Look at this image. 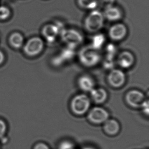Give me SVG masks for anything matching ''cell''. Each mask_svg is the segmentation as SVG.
Listing matches in <instances>:
<instances>
[{
	"label": "cell",
	"mask_w": 149,
	"mask_h": 149,
	"mask_svg": "<svg viewBox=\"0 0 149 149\" xmlns=\"http://www.w3.org/2000/svg\"><path fill=\"white\" fill-rule=\"evenodd\" d=\"M91 101L85 94H79L75 96L71 102V109L74 114L81 115L89 110Z\"/></svg>",
	"instance_id": "6da1fadb"
},
{
	"label": "cell",
	"mask_w": 149,
	"mask_h": 149,
	"mask_svg": "<svg viewBox=\"0 0 149 149\" xmlns=\"http://www.w3.org/2000/svg\"><path fill=\"white\" fill-rule=\"evenodd\" d=\"M104 18L102 14L98 10H94L88 15L85 20V26L91 32H97L102 28Z\"/></svg>",
	"instance_id": "7a4b0ae2"
},
{
	"label": "cell",
	"mask_w": 149,
	"mask_h": 149,
	"mask_svg": "<svg viewBox=\"0 0 149 149\" xmlns=\"http://www.w3.org/2000/svg\"><path fill=\"white\" fill-rule=\"evenodd\" d=\"M44 48V42L39 37L29 39L23 46L24 54L29 57H34L39 54Z\"/></svg>",
	"instance_id": "3957f363"
},
{
	"label": "cell",
	"mask_w": 149,
	"mask_h": 149,
	"mask_svg": "<svg viewBox=\"0 0 149 149\" xmlns=\"http://www.w3.org/2000/svg\"><path fill=\"white\" fill-rule=\"evenodd\" d=\"M79 59L81 63L85 66L93 67L99 63L100 55L93 48H85L81 51Z\"/></svg>",
	"instance_id": "277c9868"
},
{
	"label": "cell",
	"mask_w": 149,
	"mask_h": 149,
	"mask_svg": "<svg viewBox=\"0 0 149 149\" xmlns=\"http://www.w3.org/2000/svg\"><path fill=\"white\" fill-rule=\"evenodd\" d=\"M61 35L63 40L68 44L70 48H74L83 42L82 35L74 30H64L61 33Z\"/></svg>",
	"instance_id": "5b68a950"
},
{
	"label": "cell",
	"mask_w": 149,
	"mask_h": 149,
	"mask_svg": "<svg viewBox=\"0 0 149 149\" xmlns=\"http://www.w3.org/2000/svg\"><path fill=\"white\" fill-rule=\"evenodd\" d=\"M125 99L127 104L134 108H141L146 100L143 93L136 89L129 91L126 95Z\"/></svg>",
	"instance_id": "8992f818"
},
{
	"label": "cell",
	"mask_w": 149,
	"mask_h": 149,
	"mask_svg": "<svg viewBox=\"0 0 149 149\" xmlns=\"http://www.w3.org/2000/svg\"><path fill=\"white\" fill-rule=\"evenodd\" d=\"M109 117V113L107 110L100 107H93L88 114V119L91 123L100 124L104 123Z\"/></svg>",
	"instance_id": "52a82bcc"
},
{
	"label": "cell",
	"mask_w": 149,
	"mask_h": 149,
	"mask_svg": "<svg viewBox=\"0 0 149 149\" xmlns=\"http://www.w3.org/2000/svg\"><path fill=\"white\" fill-rule=\"evenodd\" d=\"M126 76L123 71L119 69H114L111 71L108 76V81L111 86L119 88L124 84Z\"/></svg>",
	"instance_id": "ba28073f"
},
{
	"label": "cell",
	"mask_w": 149,
	"mask_h": 149,
	"mask_svg": "<svg viewBox=\"0 0 149 149\" xmlns=\"http://www.w3.org/2000/svg\"><path fill=\"white\" fill-rule=\"evenodd\" d=\"M126 27L123 24H117L111 27L109 30V35L113 40H120L127 34Z\"/></svg>",
	"instance_id": "9c48e42d"
},
{
	"label": "cell",
	"mask_w": 149,
	"mask_h": 149,
	"mask_svg": "<svg viewBox=\"0 0 149 149\" xmlns=\"http://www.w3.org/2000/svg\"><path fill=\"white\" fill-rule=\"evenodd\" d=\"M59 33L60 29L55 25H47L43 27L42 30L43 37L49 42H54Z\"/></svg>",
	"instance_id": "30bf717a"
},
{
	"label": "cell",
	"mask_w": 149,
	"mask_h": 149,
	"mask_svg": "<svg viewBox=\"0 0 149 149\" xmlns=\"http://www.w3.org/2000/svg\"><path fill=\"white\" fill-rule=\"evenodd\" d=\"M134 57L133 55L128 51H124L119 55L118 63L120 67L124 69H128L133 65Z\"/></svg>",
	"instance_id": "8fae6325"
},
{
	"label": "cell",
	"mask_w": 149,
	"mask_h": 149,
	"mask_svg": "<svg viewBox=\"0 0 149 149\" xmlns=\"http://www.w3.org/2000/svg\"><path fill=\"white\" fill-rule=\"evenodd\" d=\"M103 129L105 133L109 135H117L120 130V125L116 120L108 119L104 123Z\"/></svg>",
	"instance_id": "7c38bea8"
},
{
	"label": "cell",
	"mask_w": 149,
	"mask_h": 149,
	"mask_svg": "<svg viewBox=\"0 0 149 149\" xmlns=\"http://www.w3.org/2000/svg\"><path fill=\"white\" fill-rule=\"evenodd\" d=\"M78 84L82 91L88 92L94 89L95 82L91 77L88 75H84L79 79Z\"/></svg>",
	"instance_id": "4fadbf2b"
},
{
	"label": "cell",
	"mask_w": 149,
	"mask_h": 149,
	"mask_svg": "<svg viewBox=\"0 0 149 149\" xmlns=\"http://www.w3.org/2000/svg\"><path fill=\"white\" fill-rule=\"evenodd\" d=\"M90 95L93 101L97 104L104 103L108 97L107 91L102 88L93 89L90 91Z\"/></svg>",
	"instance_id": "5bb4252c"
},
{
	"label": "cell",
	"mask_w": 149,
	"mask_h": 149,
	"mask_svg": "<svg viewBox=\"0 0 149 149\" xmlns=\"http://www.w3.org/2000/svg\"><path fill=\"white\" fill-rule=\"evenodd\" d=\"M8 41L10 46L13 48L19 49L24 44V37L20 33L14 32L9 37Z\"/></svg>",
	"instance_id": "9a60e30c"
},
{
	"label": "cell",
	"mask_w": 149,
	"mask_h": 149,
	"mask_svg": "<svg viewBox=\"0 0 149 149\" xmlns=\"http://www.w3.org/2000/svg\"><path fill=\"white\" fill-rule=\"evenodd\" d=\"M121 11L117 7L111 6L105 9V16L109 20L111 21L119 20L121 18Z\"/></svg>",
	"instance_id": "2e32d148"
},
{
	"label": "cell",
	"mask_w": 149,
	"mask_h": 149,
	"mask_svg": "<svg viewBox=\"0 0 149 149\" xmlns=\"http://www.w3.org/2000/svg\"><path fill=\"white\" fill-rule=\"evenodd\" d=\"M79 6L88 9H94L98 5L97 0H78Z\"/></svg>",
	"instance_id": "e0dca14e"
},
{
	"label": "cell",
	"mask_w": 149,
	"mask_h": 149,
	"mask_svg": "<svg viewBox=\"0 0 149 149\" xmlns=\"http://www.w3.org/2000/svg\"><path fill=\"white\" fill-rule=\"evenodd\" d=\"M105 38L102 34H98L94 37L92 42V48L95 50L100 48L104 42Z\"/></svg>",
	"instance_id": "ac0fdd59"
},
{
	"label": "cell",
	"mask_w": 149,
	"mask_h": 149,
	"mask_svg": "<svg viewBox=\"0 0 149 149\" xmlns=\"http://www.w3.org/2000/svg\"><path fill=\"white\" fill-rule=\"evenodd\" d=\"M11 16V10L6 6H0V20H8Z\"/></svg>",
	"instance_id": "d6986e66"
},
{
	"label": "cell",
	"mask_w": 149,
	"mask_h": 149,
	"mask_svg": "<svg viewBox=\"0 0 149 149\" xmlns=\"http://www.w3.org/2000/svg\"><path fill=\"white\" fill-rule=\"evenodd\" d=\"M58 149H75L74 145L71 141H64L59 145Z\"/></svg>",
	"instance_id": "ffe728a7"
},
{
	"label": "cell",
	"mask_w": 149,
	"mask_h": 149,
	"mask_svg": "<svg viewBox=\"0 0 149 149\" xmlns=\"http://www.w3.org/2000/svg\"><path fill=\"white\" fill-rule=\"evenodd\" d=\"M99 1L101 6L106 9L109 7L113 6L115 0H99Z\"/></svg>",
	"instance_id": "44dd1931"
},
{
	"label": "cell",
	"mask_w": 149,
	"mask_h": 149,
	"mask_svg": "<svg viewBox=\"0 0 149 149\" xmlns=\"http://www.w3.org/2000/svg\"><path fill=\"white\" fill-rule=\"evenodd\" d=\"M6 130V125L4 121L0 119V138L3 137Z\"/></svg>",
	"instance_id": "7402d4cb"
},
{
	"label": "cell",
	"mask_w": 149,
	"mask_h": 149,
	"mask_svg": "<svg viewBox=\"0 0 149 149\" xmlns=\"http://www.w3.org/2000/svg\"><path fill=\"white\" fill-rule=\"evenodd\" d=\"M141 108L143 109V111L146 115H149V101L148 100H146L143 102V105L141 106Z\"/></svg>",
	"instance_id": "603a6c76"
},
{
	"label": "cell",
	"mask_w": 149,
	"mask_h": 149,
	"mask_svg": "<svg viewBox=\"0 0 149 149\" xmlns=\"http://www.w3.org/2000/svg\"><path fill=\"white\" fill-rule=\"evenodd\" d=\"M34 149H50L47 144L43 143H37Z\"/></svg>",
	"instance_id": "cb8c5ba5"
},
{
	"label": "cell",
	"mask_w": 149,
	"mask_h": 149,
	"mask_svg": "<svg viewBox=\"0 0 149 149\" xmlns=\"http://www.w3.org/2000/svg\"><path fill=\"white\" fill-rule=\"evenodd\" d=\"M5 60V56L3 51L0 50V65H2Z\"/></svg>",
	"instance_id": "d4e9b609"
},
{
	"label": "cell",
	"mask_w": 149,
	"mask_h": 149,
	"mask_svg": "<svg viewBox=\"0 0 149 149\" xmlns=\"http://www.w3.org/2000/svg\"><path fill=\"white\" fill-rule=\"evenodd\" d=\"M83 149H96L95 148L92 147H90V146H88V147H85Z\"/></svg>",
	"instance_id": "484cf974"
}]
</instances>
